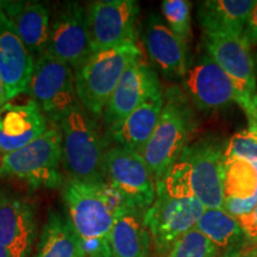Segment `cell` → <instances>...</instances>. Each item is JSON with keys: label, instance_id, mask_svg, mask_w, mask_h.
<instances>
[{"label": "cell", "instance_id": "6da1fadb", "mask_svg": "<svg viewBox=\"0 0 257 257\" xmlns=\"http://www.w3.org/2000/svg\"><path fill=\"white\" fill-rule=\"evenodd\" d=\"M61 194L86 257H112V230L126 206L123 198L106 181L68 178Z\"/></svg>", "mask_w": 257, "mask_h": 257}, {"label": "cell", "instance_id": "7a4b0ae2", "mask_svg": "<svg viewBox=\"0 0 257 257\" xmlns=\"http://www.w3.org/2000/svg\"><path fill=\"white\" fill-rule=\"evenodd\" d=\"M198 131L194 106L182 87L172 85L165 91V105L159 124L143 152V157L161 184L175 166Z\"/></svg>", "mask_w": 257, "mask_h": 257}, {"label": "cell", "instance_id": "3957f363", "mask_svg": "<svg viewBox=\"0 0 257 257\" xmlns=\"http://www.w3.org/2000/svg\"><path fill=\"white\" fill-rule=\"evenodd\" d=\"M57 125L62 136V168L68 179L105 181L104 156L108 144L96 119L79 102Z\"/></svg>", "mask_w": 257, "mask_h": 257}, {"label": "cell", "instance_id": "277c9868", "mask_svg": "<svg viewBox=\"0 0 257 257\" xmlns=\"http://www.w3.org/2000/svg\"><path fill=\"white\" fill-rule=\"evenodd\" d=\"M142 57L138 44H124L93 54L74 70L80 104L94 118L102 117L125 70Z\"/></svg>", "mask_w": 257, "mask_h": 257}, {"label": "cell", "instance_id": "5b68a950", "mask_svg": "<svg viewBox=\"0 0 257 257\" xmlns=\"http://www.w3.org/2000/svg\"><path fill=\"white\" fill-rule=\"evenodd\" d=\"M62 136L50 123L46 134L16 152L0 157V178L23 181L31 189L62 188Z\"/></svg>", "mask_w": 257, "mask_h": 257}, {"label": "cell", "instance_id": "8992f818", "mask_svg": "<svg viewBox=\"0 0 257 257\" xmlns=\"http://www.w3.org/2000/svg\"><path fill=\"white\" fill-rule=\"evenodd\" d=\"M226 142L219 135H204L186 148L174 166L205 208L224 206Z\"/></svg>", "mask_w": 257, "mask_h": 257}, {"label": "cell", "instance_id": "52a82bcc", "mask_svg": "<svg viewBox=\"0 0 257 257\" xmlns=\"http://www.w3.org/2000/svg\"><path fill=\"white\" fill-rule=\"evenodd\" d=\"M206 208L192 194H178L157 186L153 206L144 213L152 236L153 257H165L172 246L195 229Z\"/></svg>", "mask_w": 257, "mask_h": 257}, {"label": "cell", "instance_id": "ba28073f", "mask_svg": "<svg viewBox=\"0 0 257 257\" xmlns=\"http://www.w3.org/2000/svg\"><path fill=\"white\" fill-rule=\"evenodd\" d=\"M104 176L126 206L146 213L155 202V176L141 154L108 146L104 156Z\"/></svg>", "mask_w": 257, "mask_h": 257}, {"label": "cell", "instance_id": "9c48e42d", "mask_svg": "<svg viewBox=\"0 0 257 257\" xmlns=\"http://www.w3.org/2000/svg\"><path fill=\"white\" fill-rule=\"evenodd\" d=\"M27 93L54 124L80 102L74 69L48 53L35 61Z\"/></svg>", "mask_w": 257, "mask_h": 257}, {"label": "cell", "instance_id": "30bf717a", "mask_svg": "<svg viewBox=\"0 0 257 257\" xmlns=\"http://www.w3.org/2000/svg\"><path fill=\"white\" fill-rule=\"evenodd\" d=\"M93 54L110 48L137 44L140 4L135 0H96L87 6Z\"/></svg>", "mask_w": 257, "mask_h": 257}, {"label": "cell", "instance_id": "8fae6325", "mask_svg": "<svg viewBox=\"0 0 257 257\" xmlns=\"http://www.w3.org/2000/svg\"><path fill=\"white\" fill-rule=\"evenodd\" d=\"M47 53L75 70L93 55L87 10L81 3L64 2L51 16Z\"/></svg>", "mask_w": 257, "mask_h": 257}, {"label": "cell", "instance_id": "7c38bea8", "mask_svg": "<svg viewBox=\"0 0 257 257\" xmlns=\"http://www.w3.org/2000/svg\"><path fill=\"white\" fill-rule=\"evenodd\" d=\"M182 89L199 111L218 112L236 104L238 93L227 74L206 53L189 64Z\"/></svg>", "mask_w": 257, "mask_h": 257}, {"label": "cell", "instance_id": "4fadbf2b", "mask_svg": "<svg viewBox=\"0 0 257 257\" xmlns=\"http://www.w3.org/2000/svg\"><path fill=\"white\" fill-rule=\"evenodd\" d=\"M162 92L159 74L152 64L143 57L134 62L125 70L102 114L105 134H111L143 102Z\"/></svg>", "mask_w": 257, "mask_h": 257}, {"label": "cell", "instance_id": "5bb4252c", "mask_svg": "<svg viewBox=\"0 0 257 257\" xmlns=\"http://www.w3.org/2000/svg\"><path fill=\"white\" fill-rule=\"evenodd\" d=\"M205 53L227 74L238 93L237 102L257 93L256 67L251 44L244 36H221L202 34Z\"/></svg>", "mask_w": 257, "mask_h": 257}, {"label": "cell", "instance_id": "9a60e30c", "mask_svg": "<svg viewBox=\"0 0 257 257\" xmlns=\"http://www.w3.org/2000/svg\"><path fill=\"white\" fill-rule=\"evenodd\" d=\"M144 46L150 61L167 79H184L189 68V47L168 28L165 19L150 12L144 29Z\"/></svg>", "mask_w": 257, "mask_h": 257}, {"label": "cell", "instance_id": "2e32d148", "mask_svg": "<svg viewBox=\"0 0 257 257\" xmlns=\"http://www.w3.org/2000/svg\"><path fill=\"white\" fill-rule=\"evenodd\" d=\"M50 121L37 102L8 101L0 107V155L16 152L46 134Z\"/></svg>", "mask_w": 257, "mask_h": 257}, {"label": "cell", "instance_id": "e0dca14e", "mask_svg": "<svg viewBox=\"0 0 257 257\" xmlns=\"http://www.w3.org/2000/svg\"><path fill=\"white\" fill-rule=\"evenodd\" d=\"M34 64V59L11 21L0 9V76L4 82L8 101L28 92Z\"/></svg>", "mask_w": 257, "mask_h": 257}, {"label": "cell", "instance_id": "ac0fdd59", "mask_svg": "<svg viewBox=\"0 0 257 257\" xmlns=\"http://www.w3.org/2000/svg\"><path fill=\"white\" fill-rule=\"evenodd\" d=\"M36 236L34 206L21 195L0 188V245L30 255Z\"/></svg>", "mask_w": 257, "mask_h": 257}, {"label": "cell", "instance_id": "d6986e66", "mask_svg": "<svg viewBox=\"0 0 257 257\" xmlns=\"http://www.w3.org/2000/svg\"><path fill=\"white\" fill-rule=\"evenodd\" d=\"M0 9L11 21L34 61L44 55L51 21L48 6L38 2H0Z\"/></svg>", "mask_w": 257, "mask_h": 257}, {"label": "cell", "instance_id": "ffe728a7", "mask_svg": "<svg viewBox=\"0 0 257 257\" xmlns=\"http://www.w3.org/2000/svg\"><path fill=\"white\" fill-rule=\"evenodd\" d=\"M165 105V92L143 102L124 119L119 126L106 135L107 144L133 150L142 155L148 142L159 124L161 112Z\"/></svg>", "mask_w": 257, "mask_h": 257}, {"label": "cell", "instance_id": "44dd1931", "mask_svg": "<svg viewBox=\"0 0 257 257\" xmlns=\"http://www.w3.org/2000/svg\"><path fill=\"white\" fill-rule=\"evenodd\" d=\"M255 0H204L198 3L197 19L202 34L243 36Z\"/></svg>", "mask_w": 257, "mask_h": 257}, {"label": "cell", "instance_id": "7402d4cb", "mask_svg": "<svg viewBox=\"0 0 257 257\" xmlns=\"http://www.w3.org/2000/svg\"><path fill=\"white\" fill-rule=\"evenodd\" d=\"M195 229L213 243L219 257H242L250 248L239 220L223 208H206Z\"/></svg>", "mask_w": 257, "mask_h": 257}, {"label": "cell", "instance_id": "603a6c76", "mask_svg": "<svg viewBox=\"0 0 257 257\" xmlns=\"http://www.w3.org/2000/svg\"><path fill=\"white\" fill-rule=\"evenodd\" d=\"M112 257H153L152 236L143 212L125 206L111 236Z\"/></svg>", "mask_w": 257, "mask_h": 257}, {"label": "cell", "instance_id": "cb8c5ba5", "mask_svg": "<svg viewBox=\"0 0 257 257\" xmlns=\"http://www.w3.org/2000/svg\"><path fill=\"white\" fill-rule=\"evenodd\" d=\"M35 257H86L81 240L67 213L49 211Z\"/></svg>", "mask_w": 257, "mask_h": 257}, {"label": "cell", "instance_id": "d4e9b609", "mask_svg": "<svg viewBox=\"0 0 257 257\" xmlns=\"http://www.w3.org/2000/svg\"><path fill=\"white\" fill-rule=\"evenodd\" d=\"M256 195L257 166L255 163L246 160L225 162L224 197L244 200Z\"/></svg>", "mask_w": 257, "mask_h": 257}, {"label": "cell", "instance_id": "484cf974", "mask_svg": "<svg viewBox=\"0 0 257 257\" xmlns=\"http://www.w3.org/2000/svg\"><path fill=\"white\" fill-rule=\"evenodd\" d=\"M168 28L189 47L192 40V4L187 0H165L161 4Z\"/></svg>", "mask_w": 257, "mask_h": 257}, {"label": "cell", "instance_id": "4316f807", "mask_svg": "<svg viewBox=\"0 0 257 257\" xmlns=\"http://www.w3.org/2000/svg\"><path fill=\"white\" fill-rule=\"evenodd\" d=\"M165 257H219L218 250L200 231L193 229L182 236Z\"/></svg>", "mask_w": 257, "mask_h": 257}, {"label": "cell", "instance_id": "83f0119b", "mask_svg": "<svg viewBox=\"0 0 257 257\" xmlns=\"http://www.w3.org/2000/svg\"><path fill=\"white\" fill-rule=\"evenodd\" d=\"M246 160L257 166V130L246 127L237 131L226 142L225 162Z\"/></svg>", "mask_w": 257, "mask_h": 257}, {"label": "cell", "instance_id": "f1b7e54d", "mask_svg": "<svg viewBox=\"0 0 257 257\" xmlns=\"http://www.w3.org/2000/svg\"><path fill=\"white\" fill-rule=\"evenodd\" d=\"M239 223L242 225L243 230L245 231L246 237H248L250 246L257 243V205L253 208L251 213L246 214L242 218H239Z\"/></svg>", "mask_w": 257, "mask_h": 257}, {"label": "cell", "instance_id": "f546056e", "mask_svg": "<svg viewBox=\"0 0 257 257\" xmlns=\"http://www.w3.org/2000/svg\"><path fill=\"white\" fill-rule=\"evenodd\" d=\"M238 106L248 118V126L257 130V93L250 99L239 101Z\"/></svg>", "mask_w": 257, "mask_h": 257}, {"label": "cell", "instance_id": "4dcf8cb0", "mask_svg": "<svg viewBox=\"0 0 257 257\" xmlns=\"http://www.w3.org/2000/svg\"><path fill=\"white\" fill-rule=\"evenodd\" d=\"M244 36L249 41L251 46L257 47V0L251 10L250 14L248 24H246L245 31H244Z\"/></svg>", "mask_w": 257, "mask_h": 257}, {"label": "cell", "instance_id": "1f68e13d", "mask_svg": "<svg viewBox=\"0 0 257 257\" xmlns=\"http://www.w3.org/2000/svg\"><path fill=\"white\" fill-rule=\"evenodd\" d=\"M0 257H29V255L23 252H19L17 250L0 245Z\"/></svg>", "mask_w": 257, "mask_h": 257}, {"label": "cell", "instance_id": "d6a6232c", "mask_svg": "<svg viewBox=\"0 0 257 257\" xmlns=\"http://www.w3.org/2000/svg\"><path fill=\"white\" fill-rule=\"evenodd\" d=\"M6 102H8V98H6V91L4 82H3L2 76H0V107H3Z\"/></svg>", "mask_w": 257, "mask_h": 257}, {"label": "cell", "instance_id": "836d02e7", "mask_svg": "<svg viewBox=\"0 0 257 257\" xmlns=\"http://www.w3.org/2000/svg\"><path fill=\"white\" fill-rule=\"evenodd\" d=\"M242 257H257V243L250 246V248L243 253Z\"/></svg>", "mask_w": 257, "mask_h": 257}]
</instances>
